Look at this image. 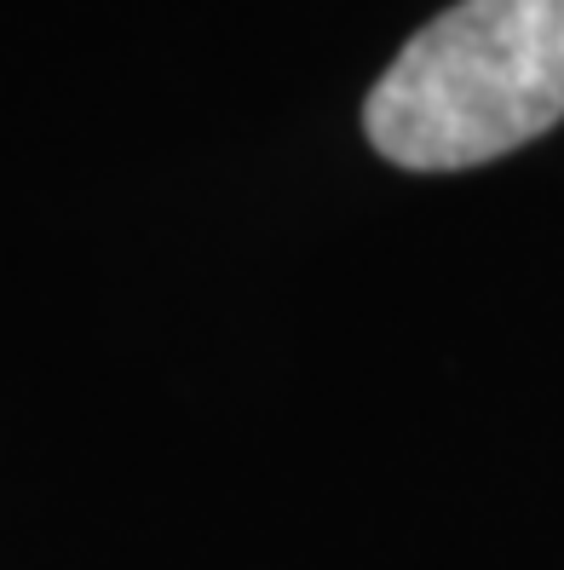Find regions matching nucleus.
Instances as JSON below:
<instances>
[{"instance_id":"obj_1","label":"nucleus","mask_w":564,"mask_h":570,"mask_svg":"<svg viewBox=\"0 0 564 570\" xmlns=\"http://www.w3.org/2000/svg\"><path fill=\"white\" fill-rule=\"evenodd\" d=\"M564 121V0H455L375 81L369 145L415 174L495 161Z\"/></svg>"}]
</instances>
